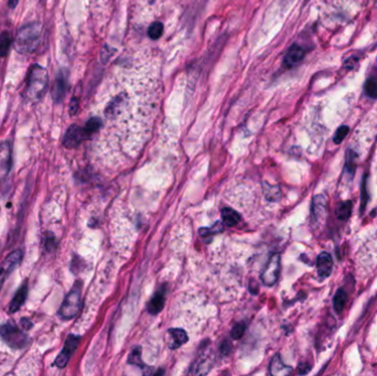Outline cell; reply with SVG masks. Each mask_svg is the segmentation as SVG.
I'll list each match as a JSON object with an SVG mask.
<instances>
[{"label":"cell","instance_id":"6da1fadb","mask_svg":"<svg viewBox=\"0 0 377 376\" xmlns=\"http://www.w3.org/2000/svg\"><path fill=\"white\" fill-rule=\"evenodd\" d=\"M42 27L39 23H30L18 31L16 49L22 54H29L38 48L41 39Z\"/></svg>","mask_w":377,"mask_h":376},{"label":"cell","instance_id":"7a4b0ae2","mask_svg":"<svg viewBox=\"0 0 377 376\" xmlns=\"http://www.w3.org/2000/svg\"><path fill=\"white\" fill-rule=\"evenodd\" d=\"M49 78L46 70L40 65H35L31 69L29 73L28 84H27V95L30 99L39 100L48 88Z\"/></svg>","mask_w":377,"mask_h":376},{"label":"cell","instance_id":"3957f363","mask_svg":"<svg viewBox=\"0 0 377 376\" xmlns=\"http://www.w3.org/2000/svg\"><path fill=\"white\" fill-rule=\"evenodd\" d=\"M82 304V298H81V288L79 284H76L73 289L68 292L67 296L65 297L64 301L61 304V308L59 310V315L61 316L62 319L70 320L74 318L76 315L79 314Z\"/></svg>","mask_w":377,"mask_h":376},{"label":"cell","instance_id":"277c9868","mask_svg":"<svg viewBox=\"0 0 377 376\" xmlns=\"http://www.w3.org/2000/svg\"><path fill=\"white\" fill-rule=\"evenodd\" d=\"M0 336L12 349H23L25 344L28 343L27 334L12 323L4 324V326L0 327Z\"/></svg>","mask_w":377,"mask_h":376},{"label":"cell","instance_id":"5b68a950","mask_svg":"<svg viewBox=\"0 0 377 376\" xmlns=\"http://www.w3.org/2000/svg\"><path fill=\"white\" fill-rule=\"evenodd\" d=\"M280 274V255L273 254L270 256L269 260L265 267V269L261 274V282L266 286H273L278 282Z\"/></svg>","mask_w":377,"mask_h":376},{"label":"cell","instance_id":"8992f818","mask_svg":"<svg viewBox=\"0 0 377 376\" xmlns=\"http://www.w3.org/2000/svg\"><path fill=\"white\" fill-rule=\"evenodd\" d=\"M80 340H81V336L80 335H75V334H70L67 336V339L65 341V344H64V348H63L62 352L57 355V358L54 362V364L60 367V368H63L65 367L66 364L68 363L70 359H71L72 354L74 353L75 349L78 348L79 343H80Z\"/></svg>","mask_w":377,"mask_h":376},{"label":"cell","instance_id":"52a82bcc","mask_svg":"<svg viewBox=\"0 0 377 376\" xmlns=\"http://www.w3.org/2000/svg\"><path fill=\"white\" fill-rule=\"evenodd\" d=\"M23 257V254L20 250L12 252L8 257H6V259L0 265V289L5 283L6 278H7L10 274L12 272L16 267L21 263Z\"/></svg>","mask_w":377,"mask_h":376},{"label":"cell","instance_id":"ba28073f","mask_svg":"<svg viewBox=\"0 0 377 376\" xmlns=\"http://www.w3.org/2000/svg\"><path fill=\"white\" fill-rule=\"evenodd\" d=\"M85 139H87V136H86L84 128L78 125H72L65 133L63 144H64V146L67 148H74V147H78L83 140H85Z\"/></svg>","mask_w":377,"mask_h":376},{"label":"cell","instance_id":"9c48e42d","mask_svg":"<svg viewBox=\"0 0 377 376\" xmlns=\"http://www.w3.org/2000/svg\"><path fill=\"white\" fill-rule=\"evenodd\" d=\"M327 214V200L323 194H318L312 200L311 220L315 225L319 224Z\"/></svg>","mask_w":377,"mask_h":376},{"label":"cell","instance_id":"30bf717a","mask_svg":"<svg viewBox=\"0 0 377 376\" xmlns=\"http://www.w3.org/2000/svg\"><path fill=\"white\" fill-rule=\"evenodd\" d=\"M11 169V146L8 142L0 145V180L9 175Z\"/></svg>","mask_w":377,"mask_h":376},{"label":"cell","instance_id":"8fae6325","mask_svg":"<svg viewBox=\"0 0 377 376\" xmlns=\"http://www.w3.org/2000/svg\"><path fill=\"white\" fill-rule=\"evenodd\" d=\"M332 269H333V259H332L331 255L327 252L319 254L317 258V270L319 277L322 279L328 278L331 275Z\"/></svg>","mask_w":377,"mask_h":376},{"label":"cell","instance_id":"7c38bea8","mask_svg":"<svg viewBox=\"0 0 377 376\" xmlns=\"http://www.w3.org/2000/svg\"><path fill=\"white\" fill-rule=\"evenodd\" d=\"M304 54L305 52L301 47L298 46V44H293V46L290 47L288 52H287L285 56V65L287 67L296 66L303 60Z\"/></svg>","mask_w":377,"mask_h":376},{"label":"cell","instance_id":"4fadbf2b","mask_svg":"<svg viewBox=\"0 0 377 376\" xmlns=\"http://www.w3.org/2000/svg\"><path fill=\"white\" fill-rule=\"evenodd\" d=\"M168 335H169L168 346L171 350H176L182 347L183 344L187 343L189 340L187 332L182 329H170L168 331Z\"/></svg>","mask_w":377,"mask_h":376},{"label":"cell","instance_id":"5bb4252c","mask_svg":"<svg viewBox=\"0 0 377 376\" xmlns=\"http://www.w3.org/2000/svg\"><path fill=\"white\" fill-rule=\"evenodd\" d=\"M164 300H165V289L160 288L158 291H156V294L153 295L151 298V300L148 303V310L151 315H157L160 312L164 305Z\"/></svg>","mask_w":377,"mask_h":376},{"label":"cell","instance_id":"9a60e30c","mask_svg":"<svg viewBox=\"0 0 377 376\" xmlns=\"http://www.w3.org/2000/svg\"><path fill=\"white\" fill-rule=\"evenodd\" d=\"M292 371L291 366L286 365L285 363L281 360L280 355L277 354L273 356V359L271 360L270 363V374L275 376H285L290 374Z\"/></svg>","mask_w":377,"mask_h":376},{"label":"cell","instance_id":"2e32d148","mask_svg":"<svg viewBox=\"0 0 377 376\" xmlns=\"http://www.w3.org/2000/svg\"><path fill=\"white\" fill-rule=\"evenodd\" d=\"M28 295V286L27 284H24L20 287V289L17 291V294L15 295L14 299H12L10 302V307L9 311L10 312H16L19 309L21 308V305L24 303L25 298H27Z\"/></svg>","mask_w":377,"mask_h":376},{"label":"cell","instance_id":"e0dca14e","mask_svg":"<svg viewBox=\"0 0 377 376\" xmlns=\"http://www.w3.org/2000/svg\"><path fill=\"white\" fill-rule=\"evenodd\" d=\"M356 159L357 155L352 149H348L347 155H345V164H344V174L349 176L350 179H352L355 174L356 168Z\"/></svg>","mask_w":377,"mask_h":376},{"label":"cell","instance_id":"ac0fdd59","mask_svg":"<svg viewBox=\"0 0 377 376\" xmlns=\"http://www.w3.org/2000/svg\"><path fill=\"white\" fill-rule=\"evenodd\" d=\"M66 85H67L66 78L63 75V73H61L59 75V78H57L55 81L54 90L52 92L53 97L56 101H60L63 98V96H64V94L66 92Z\"/></svg>","mask_w":377,"mask_h":376},{"label":"cell","instance_id":"d6986e66","mask_svg":"<svg viewBox=\"0 0 377 376\" xmlns=\"http://www.w3.org/2000/svg\"><path fill=\"white\" fill-rule=\"evenodd\" d=\"M222 219L226 226H235L239 223L241 216L235 210L224 208L222 210Z\"/></svg>","mask_w":377,"mask_h":376},{"label":"cell","instance_id":"ffe728a7","mask_svg":"<svg viewBox=\"0 0 377 376\" xmlns=\"http://www.w3.org/2000/svg\"><path fill=\"white\" fill-rule=\"evenodd\" d=\"M347 301H348L347 291H345L343 288L337 289L333 298V307H334V310L336 311V314H341V312L344 310Z\"/></svg>","mask_w":377,"mask_h":376},{"label":"cell","instance_id":"44dd1931","mask_svg":"<svg viewBox=\"0 0 377 376\" xmlns=\"http://www.w3.org/2000/svg\"><path fill=\"white\" fill-rule=\"evenodd\" d=\"M352 207L353 204L351 201H345L341 203L340 207L336 209V218L341 221H347L351 216V213H352Z\"/></svg>","mask_w":377,"mask_h":376},{"label":"cell","instance_id":"7402d4cb","mask_svg":"<svg viewBox=\"0 0 377 376\" xmlns=\"http://www.w3.org/2000/svg\"><path fill=\"white\" fill-rule=\"evenodd\" d=\"M264 194L269 201H278L281 196L278 186H271L269 183H264Z\"/></svg>","mask_w":377,"mask_h":376},{"label":"cell","instance_id":"603a6c76","mask_svg":"<svg viewBox=\"0 0 377 376\" xmlns=\"http://www.w3.org/2000/svg\"><path fill=\"white\" fill-rule=\"evenodd\" d=\"M364 91L370 98H377V76H370L364 84Z\"/></svg>","mask_w":377,"mask_h":376},{"label":"cell","instance_id":"cb8c5ba5","mask_svg":"<svg viewBox=\"0 0 377 376\" xmlns=\"http://www.w3.org/2000/svg\"><path fill=\"white\" fill-rule=\"evenodd\" d=\"M128 363L131 365H136V366H140L142 368H146V365L142 361V350H140L139 347L133 349L131 353L129 354Z\"/></svg>","mask_w":377,"mask_h":376},{"label":"cell","instance_id":"d4e9b609","mask_svg":"<svg viewBox=\"0 0 377 376\" xmlns=\"http://www.w3.org/2000/svg\"><path fill=\"white\" fill-rule=\"evenodd\" d=\"M163 33V25L161 22H153L148 29V35L153 40H157Z\"/></svg>","mask_w":377,"mask_h":376},{"label":"cell","instance_id":"484cf974","mask_svg":"<svg viewBox=\"0 0 377 376\" xmlns=\"http://www.w3.org/2000/svg\"><path fill=\"white\" fill-rule=\"evenodd\" d=\"M366 178L367 176L365 175L363 178L362 181V187H361V213L364 212V210L366 208L367 204V200H368V194H367V182H366Z\"/></svg>","mask_w":377,"mask_h":376},{"label":"cell","instance_id":"4316f807","mask_svg":"<svg viewBox=\"0 0 377 376\" xmlns=\"http://www.w3.org/2000/svg\"><path fill=\"white\" fill-rule=\"evenodd\" d=\"M10 46V35L8 32H3L0 35V56H5L8 52Z\"/></svg>","mask_w":377,"mask_h":376},{"label":"cell","instance_id":"83f0119b","mask_svg":"<svg viewBox=\"0 0 377 376\" xmlns=\"http://www.w3.org/2000/svg\"><path fill=\"white\" fill-rule=\"evenodd\" d=\"M349 131H350L349 126L343 125V126H341V127H338L337 130L335 131V135H334V137H333V142H334V144H336V145L341 144V143L343 142V140L345 139V137L348 136Z\"/></svg>","mask_w":377,"mask_h":376},{"label":"cell","instance_id":"f1b7e54d","mask_svg":"<svg viewBox=\"0 0 377 376\" xmlns=\"http://www.w3.org/2000/svg\"><path fill=\"white\" fill-rule=\"evenodd\" d=\"M223 231V226L221 222H217L216 225H213L211 228H201L200 234L202 236H210V235H215Z\"/></svg>","mask_w":377,"mask_h":376},{"label":"cell","instance_id":"f546056e","mask_svg":"<svg viewBox=\"0 0 377 376\" xmlns=\"http://www.w3.org/2000/svg\"><path fill=\"white\" fill-rule=\"evenodd\" d=\"M245 330H246V324L245 323H237V324H235L234 328L232 329V336H233V339H235V340L241 339V337L243 335H244Z\"/></svg>","mask_w":377,"mask_h":376},{"label":"cell","instance_id":"4dcf8cb0","mask_svg":"<svg viewBox=\"0 0 377 376\" xmlns=\"http://www.w3.org/2000/svg\"><path fill=\"white\" fill-rule=\"evenodd\" d=\"M56 240L54 238L53 235H48V236L46 237V248L47 251L49 252H52L54 248L56 247Z\"/></svg>","mask_w":377,"mask_h":376},{"label":"cell","instance_id":"1f68e13d","mask_svg":"<svg viewBox=\"0 0 377 376\" xmlns=\"http://www.w3.org/2000/svg\"><path fill=\"white\" fill-rule=\"evenodd\" d=\"M78 107H79V100L76 97H73L71 100V104H70V114L74 115L76 112H78Z\"/></svg>","mask_w":377,"mask_h":376},{"label":"cell","instance_id":"d6a6232c","mask_svg":"<svg viewBox=\"0 0 377 376\" xmlns=\"http://www.w3.org/2000/svg\"><path fill=\"white\" fill-rule=\"evenodd\" d=\"M298 371L300 374H306L310 371V366L308 364H300L298 367Z\"/></svg>","mask_w":377,"mask_h":376},{"label":"cell","instance_id":"836d02e7","mask_svg":"<svg viewBox=\"0 0 377 376\" xmlns=\"http://www.w3.org/2000/svg\"><path fill=\"white\" fill-rule=\"evenodd\" d=\"M17 4H18V0H9L8 2V5L11 9H14L17 6Z\"/></svg>","mask_w":377,"mask_h":376}]
</instances>
